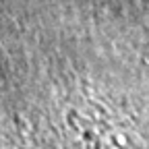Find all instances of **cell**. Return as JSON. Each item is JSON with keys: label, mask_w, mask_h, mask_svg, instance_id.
<instances>
[{"label": "cell", "mask_w": 149, "mask_h": 149, "mask_svg": "<svg viewBox=\"0 0 149 149\" xmlns=\"http://www.w3.org/2000/svg\"><path fill=\"white\" fill-rule=\"evenodd\" d=\"M100 149H149L145 139L128 128H110L102 137Z\"/></svg>", "instance_id": "obj_1"}]
</instances>
